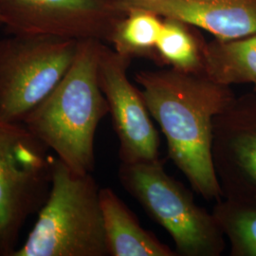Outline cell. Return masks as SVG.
<instances>
[{
  "label": "cell",
  "mask_w": 256,
  "mask_h": 256,
  "mask_svg": "<svg viewBox=\"0 0 256 256\" xmlns=\"http://www.w3.org/2000/svg\"><path fill=\"white\" fill-rule=\"evenodd\" d=\"M126 14L120 0H0V25L10 34L108 42Z\"/></svg>",
  "instance_id": "obj_7"
},
{
  "label": "cell",
  "mask_w": 256,
  "mask_h": 256,
  "mask_svg": "<svg viewBox=\"0 0 256 256\" xmlns=\"http://www.w3.org/2000/svg\"><path fill=\"white\" fill-rule=\"evenodd\" d=\"M135 81L151 117L162 128L168 156L192 190L208 202L223 198L212 160L214 120L236 95L203 74L174 68L142 70Z\"/></svg>",
  "instance_id": "obj_1"
},
{
  "label": "cell",
  "mask_w": 256,
  "mask_h": 256,
  "mask_svg": "<svg viewBox=\"0 0 256 256\" xmlns=\"http://www.w3.org/2000/svg\"><path fill=\"white\" fill-rule=\"evenodd\" d=\"M23 124L0 119V256L18 248L28 218L46 202L54 160Z\"/></svg>",
  "instance_id": "obj_5"
},
{
  "label": "cell",
  "mask_w": 256,
  "mask_h": 256,
  "mask_svg": "<svg viewBox=\"0 0 256 256\" xmlns=\"http://www.w3.org/2000/svg\"><path fill=\"white\" fill-rule=\"evenodd\" d=\"M99 194L92 174H77L54 158L46 202L12 256H108Z\"/></svg>",
  "instance_id": "obj_3"
},
{
  "label": "cell",
  "mask_w": 256,
  "mask_h": 256,
  "mask_svg": "<svg viewBox=\"0 0 256 256\" xmlns=\"http://www.w3.org/2000/svg\"><path fill=\"white\" fill-rule=\"evenodd\" d=\"M212 160L223 198H256V94L236 97L212 126Z\"/></svg>",
  "instance_id": "obj_9"
},
{
  "label": "cell",
  "mask_w": 256,
  "mask_h": 256,
  "mask_svg": "<svg viewBox=\"0 0 256 256\" xmlns=\"http://www.w3.org/2000/svg\"><path fill=\"white\" fill-rule=\"evenodd\" d=\"M254 93L256 94V82L254 84Z\"/></svg>",
  "instance_id": "obj_16"
},
{
  "label": "cell",
  "mask_w": 256,
  "mask_h": 256,
  "mask_svg": "<svg viewBox=\"0 0 256 256\" xmlns=\"http://www.w3.org/2000/svg\"><path fill=\"white\" fill-rule=\"evenodd\" d=\"M78 41L19 36L0 40V119L23 124L63 79Z\"/></svg>",
  "instance_id": "obj_6"
},
{
  "label": "cell",
  "mask_w": 256,
  "mask_h": 256,
  "mask_svg": "<svg viewBox=\"0 0 256 256\" xmlns=\"http://www.w3.org/2000/svg\"><path fill=\"white\" fill-rule=\"evenodd\" d=\"M99 196L108 256H178L176 250L142 227L112 189L102 188Z\"/></svg>",
  "instance_id": "obj_11"
},
{
  "label": "cell",
  "mask_w": 256,
  "mask_h": 256,
  "mask_svg": "<svg viewBox=\"0 0 256 256\" xmlns=\"http://www.w3.org/2000/svg\"><path fill=\"white\" fill-rule=\"evenodd\" d=\"M122 9L146 10L202 28L218 40L256 34V0H120Z\"/></svg>",
  "instance_id": "obj_10"
},
{
  "label": "cell",
  "mask_w": 256,
  "mask_h": 256,
  "mask_svg": "<svg viewBox=\"0 0 256 256\" xmlns=\"http://www.w3.org/2000/svg\"><path fill=\"white\" fill-rule=\"evenodd\" d=\"M104 42L78 41L74 61L63 79L24 120L23 124L70 170L92 174L97 128L108 113L99 82Z\"/></svg>",
  "instance_id": "obj_2"
},
{
  "label": "cell",
  "mask_w": 256,
  "mask_h": 256,
  "mask_svg": "<svg viewBox=\"0 0 256 256\" xmlns=\"http://www.w3.org/2000/svg\"><path fill=\"white\" fill-rule=\"evenodd\" d=\"M131 60L102 44L99 60V82L119 140L124 164L160 160V137L140 90L128 80Z\"/></svg>",
  "instance_id": "obj_8"
},
{
  "label": "cell",
  "mask_w": 256,
  "mask_h": 256,
  "mask_svg": "<svg viewBox=\"0 0 256 256\" xmlns=\"http://www.w3.org/2000/svg\"><path fill=\"white\" fill-rule=\"evenodd\" d=\"M203 74L230 86L256 82V34L234 40L214 39L203 48Z\"/></svg>",
  "instance_id": "obj_12"
},
{
  "label": "cell",
  "mask_w": 256,
  "mask_h": 256,
  "mask_svg": "<svg viewBox=\"0 0 256 256\" xmlns=\"http://www.w3.org/2000/svg\"><path fill=\"white\" fill-rule=\"evenodd\" d=\"M212 214L229 240L230 256H256V196L222 198Z\"/></svg>",
  "instance_id": "obj_13"
},
{
  "label": "cell",
  "mask_w": 256,
  "mask_h": 256,
  "mask_svg": "<svg viewBox=\"0 0 256 256\" xmlns=\"http://www.w3.org/2000/svg\"><path fill=\"white\" fill-rule=\"evenodd\" d=\"M119 180L147 214L170 234L180 256H220L225 236L212 212L198 206L190 192L165 172L162 160L120 162Z\"/></svg>",
  "instance_id": "obj_4"
},
{
  "label": "cell",
  "mask_w": 256,
  "mask_h": 256,
  "mask_svg": "<svg viewBox=\"0 0 256 256\" xmlns=\"http://www.w3.org/2000/svg\"><path fill=\"white\" fill-rule=\"evenodd\" d=\"M204 45L186 24L164 18L156 45V61L186 74H203Z\"/></svg>",
  "instance_id": "obj_15"
},
{
  "label": "cell",
  "mask_w": 256,
  "mask_h": 256,
  "mask_svg": "<svg viewBox=\"0 0 256 256\" xmlns=\"http://www.w3.org/2000/svg\"><path fill=\"white\" fill-rule=\"evenodd\" d=\"M162 22L149 10H129L113 28L108 42L117 54L130 60L136 57L156 60V45Z\"/></svg>",
  "instance_id": "obj_14"
}]
</instances>
